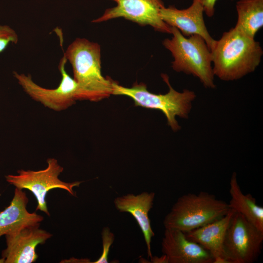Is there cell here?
<instances>
[{"label":"cell","instance_id":"cell-7","mask_svg":"<svg viewBox=\"0 0 263 263\" xmlns=\"http://www.w3.org/2000/svg\"><path fill=\"white\" fill-rule=\"evenodd\" d=\"M67 60L64 55L58 66L61 79L56 88L47 89L39 86L33 80L29 74L14 71L13 76L33 100L54 111H62L75 104L76 100H80L78 84L65 69Z\"/></svg>","mask_w":263,"mask_h":263},{"label":"cell","instance_id":"cell-13","mask_svg":"<svg viewBox=\"0 0 263 263\" xmlns=\"http://www.w3.org/2000/svg\"><path fill=\"white\" fill-rule=\"evenodd\" d=\"M154 197V192L144 191L137 195L130 193L117 197L113 202L117 210L130 213L136 220L144 236L148 256L150 259L152 257L150 243L155 234L151 226L149 212L152 207Z\"/></svg>","mask_w":263,"mask_h":263},{"label":"cell","instance_id":"cell-20","mask_svg":"<svg viewBox=\"0 0 263 263\" xmlns=\"http://www.w3.org/2000/svg\"><path fill=\"white\" fill-rule=\"evenodd\" d=\"M202 4L205 14L212 17L215 13V6L217 0H198Z\"/></svg>","mask_w":263,"mask_h":263},{"label":"cell","instance_id":"cell-19","mask_svg":"<svg viewBox=\"0 0 263 263\" xmlns=\"http://www.w3.org/2000/svg\"><path fill=\"white\" fill-rule=\"evenodd\" d=\"M18 40V35L13 28L7 25H0V53L3 52L10 43L16 44Z\"/></svg>","mask_w":263,"mask_h":263},{"label":"cell","instance_id":"cell-6","mask_svg":"<svg viewBox=\"0 0 263 263\" xmlns=\"http://www.w3.org/2000/svg\"><path fill=\"white\" fill-rule=\"evenodd\" d=\"M47 163V167L43 169L36 171L20 169L17 171L18 174H8L5 178L8 183L16 188L31 191L37 201L36 210L50 216L46 200L47 193L52 189L60 188L75 196L73 188L79 187L81 182L67 183L61 181L58 177L63 171V168L57 160L54 158H48Z\"/></svg>","mask_w":263,"mask_h":263},{"label":"cell","instance_id":"cell-21","mask_svg":"<svg viewBox=\"0 0 263 263\" xmlns=\"http://www.w3.org/2000/svg\"><path fill=\"white\" fill-rule=\"evenodd\" d=\"M151 260L153 263H169L168 258L164 254H163V256H162L160 257H153L152 256Z\"/></svg>","mask_w":263,"mask_h":263},{"label":"cell","instance_id":"cell-8","mask_svg":"<svg viewBox=\"0 0 263 263\" xmlns=\"http://www.w3.org/2000/svg\"><path fill=\"white\" fill-rule=\"evenodd\" d=\"M263 231L242 214L234 211L227 227L224 243L231 263H252L261 253Z\"/></svg>","mask_w":263,"mask_h":263},{"label":"cell","instance_id":"cell-11","mask_svg":"<svg viewBox=\"0 0 263 263\" xmlns=\"http://www.w3.org/2000/svg\"><path fill=\"white\" fill-rule=\"evenodd\" d=\"M204 8L198 0H193L187 8L178 9L170 5L160 11L161 19L170 27L177 28L185 37L196 35L205 40L209 50L215 40L209 34L204 19Z\"/></svg>","mask_w":263,"mask_h":263},{"label":"cell","instance_id":"cell-16","mask_svg":"<svg viewBox=\"0 0 263 263\" xmlns=\"http://www.w3.org/2000/svg\"><path fill=\"white\" fill-rule=\"evenodd\" d=\"M234 172L230 181L231 199L228 204L230 209L242 214L260 230L263 231V207L258 206L250 193L244 194L238 183Z\"/></svg>","mask_w":263,"mask_h":263},{"label":"cell","instance_id":"cell-4","mask_svg":"<svg viewBox=\"0 0 263 263\" xmlns=\"http://www.w3.org/2000/svg\"><path fill=\"white\" fill-rule=\"evenodd\" d=\"M228 203L205 191L188 193L178 198L163 221L165 229L187 232L225 216Z\"/></svg>","mask_w":263,"mask_h":263},{"label":"cell","instance_id":"cell-5","mask_svg":"<svg viewBox=\"0 0 263 263\" xmlns=\"http://www.w3.org/2000/svg\"><path fill=\"white\" fill-rule=\"evenodd\" d=\"M161 76L169 87V91L166 94L150 93L143 83L136 82L131 88H127L114 81L113 94L129 96L132 99L135 106L161 111L166 116L168 124L176 132L180 129L176 116L188 117L196 94L193 91L187 89L182 92L175 90L170 84L168 75L162 74Z\"/></svg>","mask_w":263,"mask_h":263},{"label":"cell","instance_id":"cell-22","mask_svg":"<svg viewBox=\"0 0 263 263\" xmlns=\"http://www.w3.org/2000/svg\"><path fill=\"white\" fill-rule=\"evenodd\" d=\"M0 263H4V259L3 258H0Z\"/></svg>","mask_w":263,"mask_h":263},{"label":"cell","instance_id":"cell-18","mask_svg":"<svg viewBox=\"0 0 263 263\" xmlns=\"http://www.w3.org/2000/svg\"><path fill=\"white\" fill-rule=\"evenodd\" d=\"M102 241V252L99 258L93 263H108V255L111 246L114 240V235L108 226L103 227L101 232Z\"/></svg>","mask_w":263,"mask_h":263},{"label":"cell","instance_id":"cell-2","mask_svg":"<svg viewBox=\"0 0 263 263\" xmlns=\"http://www.w3.org/2000/svg\"><path fill=\"white\" fill-rule=\"evenodd\" d=\"M100 52L98 43L76 38L64 53L72 65L80 100L96 102L113 94L114 81L102 75Z\"/></svg>","mask_w":263,"mask_h":263},{"label":"cell","instance_id":"cell-17","mask_svg":"<svg viewBox=\"0 0 263 263\" xmlns=\"http://www.w3.org/2000/svg\"><path fill=\"white\" fill-rule=\"evenodd\" d=\"M235 27L254 38L263 26V0H239L236 4Z\"/></svg>","mask_w":263,"mask_h":263},{"label":"cell","instance_id":"cell-15","mask_svg":"<svg viewBox=\"0 0 263 263\" xmlns=\"http://www.w3.org/2000/svg\"><path fill=\"white\" fill-rule=\"evenodd\" d=\"M234 211L230 209L222 218L204 226L184 232L187 238L195 242L208 251L213 258L227 259L224 246L226 231Z\"/></svg>","mask_w":263,"mask_h":263},{"label":"cell","instance_id":"cell-9","mask_svg":"<svg viewBox=\"0 0 263 263\" xmlns=\"http://www.w3.org/2000/svg\"><path fill=\"white\" fill-rule=\"evenodd\" d=\"M112 0L116 2L117 5L106 9L102 16L92 22L123 18L142 26H151L162 33L171 34V27L163 21L160 16V9L165 6L162 0Z\"/></svg>","mask_w":263,"mask_h":263},{"label":"cell","instance_id":"cell-10","mask_svg":"<svg viewBox=\"0 0 263 263\" xmlns=\"http://www.w3.org/2000/svg\"><path fill=\"white\" fill-rule=\"evenodd\" d=\"M39 227L25 226L5 235L6 247L1 252L4 263H32L37 261V246L44 244L52 236Z\"/></svg>","mask_w":263,"mask_h":263},{"label":"cell","instance_id":"cell-3","mask_svg":"<svg viewBox=\"0 0 263 263\" xmlns=\"http://www.w3.org/2000/svg\"><path fill=\"white\" fill-rule=\"evenodd\" d=\"M171 34L163 45L174 58L172 69L197 77L206 88H215L211 53L204 38L196 35L185 37L174 27Z\"/></svg>","mask_w":263,"mask_h":263},{"label":"cell","instance_id":"cell-1","mask_svg":"<svg viewBox=\"0 0 263 263\" xmlns=\"http://www.w3.org/2000/svg\"><path fill=\"white\" fill-rule=\"evenodd\" d=\"M210 50L214 75L224 81L237 80L253 72L263 55L260 42L235 27L215 40Z\"/></svg>","mask_w":263,"mask_h":263},{"label":"cell","instance_id":"cell-14","mask_svg":"<svg viewBox=\"0 0 263 263\" xmlns=\"http://www.w3.org/2000/svg\"><path fill=\"white\" fill-rule=\"evenodd\" d=\"M28 198L22 189L16 188L10 205L0 212V238L25 226L39 225L43 217L27 209Z\"/></svg>","mask_w":263,"mask_h":263},{"label":"cell","instance_id":"cell-12","mask_svg":"<svg viewBox=\"0 0 263 263\" xmlns=\"http://www.w3.org/2000/svg\"><path fill=\"white\" fill-rule=\"evenodd\" d=\"M161 245L169 263H213L211 254L181 230L165 229Z\"/></svg>","mask_w":263,"mask_h":263}]
</instances>
